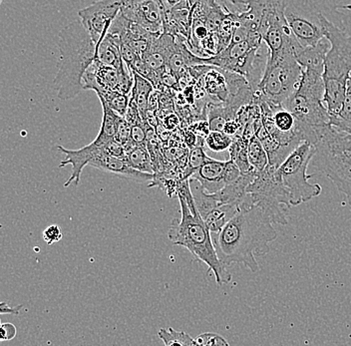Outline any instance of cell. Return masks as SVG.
I'll return each instance as SVG.
<instances>
[{"label":"cell","instance_id":"1","mask_svg":"<svg viewBox=\"0 0 351 346\" xmlns=\"http://www.w3.org/2000/svg\"><path fill=\"white\" fill-rule=\"evenodd\" d=\"M273 222L252 203L247 196L239 211L217 234H212L215 249L221 264L230 267L241 264L256 273L258 271L256 257L271 251L269 243L278 238Z\"/></svg>","mask_w":351,"mask_h":346},{"label":"cell","instance_id":"2","mask_svg":"<svg viewBox=\"0 0 351 346\" xmlns=\"http://www.w3.org/2000/svg\"><path fill=\"white\" fill-rule=\"evenodd\" d=\"M177 196L181 207V219L173 221L168 231V238L175 246L185 247L195 260L208 266V273L212 271L217 284H229L232 275L218 257L212 233L202 218L190 189V180L183 179L177 186Z\"/></svg>","mask_w":351,"mask_h":346},{"label":"cell","instance_id":"3","mask_svg":"<svg viewBox=\"0 0 351 346\" xmlns=\"http://www.w3.org/2000/svg\"><path fill=\"white\" fill-rule=\"evenodd\" d=\"M58 37L60 59L54 88L59 99H73L84 90L83 77L96 59L97 47L80 19L66 25Z\"/></svg>","mask_w":351,"mask_h":346},{"label":"cell","instance_id":"4","mask_svg":"<svg viewBox=\"0 0 351 346\" xmlns=\"http://www.w3.org/2000/svg\"><path fill=\"white\" fill-rule=\"evenodd\" d=\"M320 21L324 37L330 42V49L324 59L322 79L326 88L324 103L331 117L339 115L346 98L351 74V36L324 15Z\"/></svg>","mask_w":351,"mask_h":346},{"label":"cell","instance_id":"5","mask_svg":"<svg viewBox=\"0 0 351 346\" xmlns=\"http://www.w3.org/2000/svg\"><path fill=\"white\" fill-rule=\"evenodd\" d=\"M317 140L313 162L351 206V134L326 124L315 126Z\"/></svg>","mask_w":351,"mask_h":346},{"label":"cell","instance_id":"6","mask_svg":"<svg viewBox=\"0 0 351 346\" xmlns=\"http://www.w3.org/2000/svg\"><path fill=\"white\" fill-rule=\"evenodd\" d=\"M342 0H282L287 23L296 40L304 47L317 45L324 37L320 16L344 29L343 15L339 12Z\"/></svg>","mask_w":351,"mask_h":346},{"label":"cell","instance_id":"7","mask_svg":"<svg viewBox=\"0 0 351 346\" xmlns=\"http://www.w3.org/2000/svg\"><path fill=\"white\" fill-rule=\"evenodd\" d=\"M302 74L304 69L296 61L295 53L269 56L262 80L254 91V100L282 106L298 90Z\"/></svg>","mask_w":351,"mask_h":346},{"label":"cell","instance_id":"8","mask_svg":"<svg viewBox=\"0 0 351 346\" xmlns=\"http://www.w3.org/2000/svg\"><path fill=\"white\" fill-rule=\"evenodd\" d=\"M324 93L322 74L304 70L300 86L282 107L302 123L313 127L329 124L330 115L324 103Z\"/></svg>","mask_w":351,"mask_h":346},{"label":"cell","instance_id":"9","mask_svg":"<svg viewBox=\"0 0 351 346\" xmlns=\"http://www.w3.org/2000/svg\"><path fill=\"white\" fill-rule=\"evenodd\" d=\"M278 168L269 164L247 187V193L252 203L260 208L271 222L287 225V214L293 205Z\"/></svg>","mask_w":351,"mask_h":346},{"label":"cell","instance_id":"10","mask_svg":"<svg viewBox=\"0 0 351 346\" xmlns=\"http://www.w3.org/2000/svg\"><path fill=\"white\" fill-rule=\"evenodd\" d=\"M315 154V146L308 141L302 142L278 168L282 182L291 195L293 206L313 200L322 193V187L318 184L309 183L308 179L313 175H307V168Z\"/></svg>","mask_w":351,"mask_h":346},{"label":"cell","instance_id":"11","mask_svg":"<svg viewBox=\"0 0 351 346\" xmlns=\"http://www.w3.org/2000/svg\"><path fill=\"white\" fill-rule=\"evenodd\" d=\"M124 0H99L78 12L81 23L96 45L108 34L122 10Z\"/></svg>","mask_w":351,"mask_h":346},{"label":"cell","instance_id":"12","mask_svg":"<svg viewBox=\"0 0 351 346\" xmlns=\"http://www.w3.org/2000/svg\"><path fill=\"white\" fill-rule=\"evenodd\" d=\"M165 6L160 0H124L121 13L151 34H164Z\"/></svg>","mask_w":351,"mask_h":346},{"label":"cell","instance_id":"13","mask_svg":"<svg viewBox=\"0 0 351 346\" xmlns=\"http://www.w3.org/2000/svg\"><path fill=\"white\" fill-rule=\"evenodd\" d=\"M241 175L240 168L232 159L219 161L210 158L203 166L193 173L190 178L197 180L204 189L215 194L236 181Z\"/></svg>","mask_w":351,"mask_h":346},{"label":"cell","instance_id":"14","mask_svg":"<svg viewBox=\"0 0 351 346\" xmlns=\"http://www.w3.org/2000/svg\"><path fill=\"white\" fill-rule=\"evenodd\" d=\"M57 150L65 155V159L59 164V168L66 167V166H72V173L69 179L64 183V187L68 188L72 183L78 185L80 182L81 174L83 169L89 166L90 162L99 156L100 154H107L106 145L101 146L96 144L95 142H91L89 145L78 149V150H70L62 146H57Z\"/></svg>","mask_w":351,"mask_h":346},{"label":"cell","instance_id":"15","mask_svg":"<svg viewBox=\"0 0 351 346\" xmlns=\"http://www.w3.org/2000/svg\"><path fill=\"white\" fill-rule=\"evenodd\" d=\"M89 166L133 181H153L155 178V174L140 172L132 167L127 160L111 155L100 154L90 162Z\"/></svg>","mask_w":351,"mask_h":346},{"label":"cell","instance_id":"16","mask_svg":"<svg viewBox=\"0 0 351 346\" xmlns=\"http://www.w3.org/2000/svg\"><path fill=\"white\" fill-rule=\"evenodd\" d=\"M329 49L330 42L326 37H324L317 45L313 46L304 47L298 45L295 50V59L302 69L324 74V59Z\"/></svg>","mask_w":351,"mask_h":346},{"label":"cell","instance_id":"17","mask_svg":"<svg viewBox=\"0 0 351 346\" xmlns=\"http://www.w3.org/2000/svg\"><path fill=\"white\" fill-rule=\"evenodd\" d=\"M97 47V53L96 59H98L101 63L116 68L120 70L126 66V63L123 60L122 53H121V38L120 35L108 32Z\"/></svg>","mask_w":351,"mask_h":346},{"label":"cell","instance_id":"18","mask_svg":"<svg viewBox=\"0 0 351 346\" xmlns=\"http://www.w3.org/2000/svg\"><path fill=\"white\" fill-rule=\"evenodd\" d=\"M190 189L194 198L195 205L202 218L205 219L213 210L221 205L216 194H210L204 189L197 180L190 178Z\"/></svg>","mask_w":351,"mask_h":346},{"label":"cell","instance_id":"19","mask_svg":"<svg viewBox=\"0 0 351 346\" xmlns=\"http://www.w3.org/2000/svg\"><path fill=\"white\" fill-rule=\"evenodd\" d=\"M133 71V70H132ZM134 74V87L132 90V97L137 103L142 119L144 120L146 112L149 109V102H150L151 95L153 93V84L148 79L143 77L137 72L133 71Z\"/></svg>","mask_w":351,"mask_h":346},{"label":"cell","instance_id":"20","mask_svg":"<svg viewBox=\"0 0 351 346\" xmlns=\"http://www.w3.org/2000/svg\"><path fill=\"white\" fill-rule=\"evenodd\" d=\"M239 211V207L232 205H219L204 219L210 233L217 234Z\"/></svg>","mask_w":351,"mask_h":346},{"label":"cell","instance_id":"21","mask_svg":"<svg viewBox=\"0 0 351 346\" xmlns=\"http://www.w3.org/2000/svg\"><path fill=\"white\" fill-rule=\"evenodd\" d=\"M126 155L127 162L136 170L149 174H156L152 159L147 147H134L131 151L126 153Z\"/></svg>","mask_w":351,"mask_h":346},{"label":"cell","instance_id":"22","mask_svg":"<svg viewBox=\"0 0 351 346\" xmlns=\"http://www.w3.org/2000/svg\"><path fill=\"white\" fill-rule=\"evenodd\" d=\"M247 157L252 167L258 173L262 172L269 165V155L256 135L252 136L250 139L249 145H247Z\"/></svg>","mask_w":351,"mask_h":346},{"label":"cell","instance_id":"23","mask_svg":"<svg viewBox=\"0 0 351 346\" xmlns=\"http://www.w3.org/2000/svg\"><path fill=\"white\" fill-rule=\"evenodd\" d=\"M158 335L166 346H197L196 339L193 338L191 335L185 332H178L172 328H169L168 330L162 328Z\"/></svg>","mask_w":351,"mask_h":346},{"label":"cell","instance_id":"24","mask_svg":"<svg viewBox=\"0 0 351 346\" xmlns=\"http://www.w3.org/2000/svg\"><path fill=\"white\" fill-rule=\"evenodd\" d=\"M98 96L103 97L105 102L109 105L110 108L113 109L116 113L124 117L128 109L129 103H130L131 95L121 93L117 90H110L105 92L104 94H97Z\"/></svg>","mask_w":351,"mask_h":346},{"label":"cell","instance_id":"25","mask_svg":"<svg viewBox=\"0 0 351 346\" xmlns=\"http://www.w3.org/2000/svg\"><path fill=\"white\" fill-rule=\"evenodd\" d=\"M232 142H234V138L226 134L223 131H210L205 139L207 148L217 153L229 150Z\"/></svg>","mask_w":351,"mask_h":346},{"label":"cell","instance_id":"26","mask_svg":"<svg viewBox=\"0 0 351 346\" xmlns=\"http://www.w3.org/2000/svg\"><path fill=\"white\" fill-rule=\"evenodd\" d=\"M210 159V157L206 154L204 146H197L195 148L191 149L190 152H189L188 159H186L188 166L186 168V174L184 175V179H190L193 173L201 167V166H203Z\"/></svg>","mask_w":351,"mask_h":346},{"label":"cell","instance_id":"27","mask_svg":"<svg viewBox=\"0 0 351 346\" xmlns=\"http://www.w3.org/2000/svg\"><path fill=\"white\" fill-rule=\"evenodd\" d=\"M197 346H229L227 339L218 334L206 332L196 337Z\"/></svg>","mask_w":351,"mask_h":346},{"label":"cell","instance_id":"28","mask_svg":"<svg viewBox=\"0 0 351 346\" xmlns=\"http://www.w3.org/2000/svg\"><path fill=\"white\" fill-rule=\"evenodd\" d=\"M115 140L123 147L131 140V125L124 119V117L121 118L119 124H118Z\"/></svg>","mask_w":351,"mask_h":346},{"label":"cell","instance_id":"29","mask_svg":"<svg viewBox=\"0 0 351 346\" xmlns=\"http://www.w3.org/2000/svg\"><path fill=\"white\" fill-rule=\"evenodd\" d=\"M131 140L137 146L147 147V132L144 122L131 126Z\"/></svg>","mask_w":351,"mask_h":346},{"label":"cell","instance_id":"30","mask_svg":"<svg viewBox=\"0 0 351 346\" xmlns=\"http://www.w3.org/2000/svg\"><path fill=\"white\" fill-rule=\"evenodd\" d=\"M61 238H62V233H61L60 227L57 225H49L43 232V240H45L48 246L58 243Z\"/></svg>","mask_w":351,"mask_h":346},{"label":"cell","instance_id":"31","mask_svg":"<svg viewBox=\"0 0 351 346\" xmlns=\"http://www.w3.org/2000/svg\"><path fill=\"white\" fill-rule=\"evenodd\" d=\"M0 332H1V339H0L1 341H12L17 334L16 328L12 323H2Z\"/></svg>","mask_w":351,"mask_h":346},{"label":"cell","instance_id":"32","mask_svg":"<svg viewBox=\"0 0 351 346\" xmlns=\"http://www.w3.org/2000/svg\"><path fill=\"white\" fill-rule=\"evenodd\" d=\"M22 308H23L22 304L19 306H15V308H11V306H8L5 302H1V304H0V312H1L2 314L8 313V314L19 315V313H21Z\"/></svg>","mask_w":351,"mask_h":346},{"label":"cell","instance_id":"33","mask_svg":"<svg viewBox=\"0 0 351 346\" xmlns=\"http://www.w3.org/2000/svg\"><path fill=\"white\" fill-rule=\"evenodd\" d=\"M348 85H350V86H351V74H350V79H348Z\"/></svg>","mask_w":351,"mask_h":346}]
</instances>
